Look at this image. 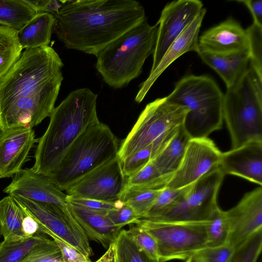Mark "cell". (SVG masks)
<instances>
[{
	"mask_svg": "<svg viewBox=\"0 0 262 262\" xmlns=\"http://www.w3.org/2000/svg\"><path fill=\"white\" fill-rule=\"evenodd\" d=\"M17 31L0 25V80L21 55Z\"/></svg>",
	"mask_w": 262,
	"mask_h": 262,
	"instance_id": "29",
	"label": "cell"
},
{
	"mask_svg": "<svg viewBox=\"0 0 262 262\" xmlns=\"http://www.w3.org/2000/svg\"><path fill=\"white\" fill-rule=\"evenodd\" d=\"M231 225L228 243L235 249L262 229V188L244 194L238 203L226 211Z\"/></svg>",
	"mask_w": 262,
	"mask_h": 262,
	"instance_id": "15",
	"label": "cell"
},
{
	"mask_svg": "<svg viewBox=\"0 0 262 262\" xmlns=\"http://www.w3.org/2000/svg\"><path fill=\"white\" fill-rule=\"evenodd\" d=\"M20 262H64L61 253L53 240L46 243L32 251Z\"/></svg>",
	"mask_w": 262,
	"mask_h": 262,
	"instance_id": "37",
	"label": "cell"
},
{
	"mask_svg": "<svg viewBox=\"0 0 262 262\" xmlns=\"http://www.w3.org/2000/svg\"><path fill=\"white\" fill-rule=\"evenodd\" d=\"M235 248L228 243L215 247H206L195 254L202 262H230Z\"/></svg>",
	"mask_w": 262,
	"mask_h": 262,
	"instance_id": "39",
	"label": "cell"
},
{
	"mask_svg": "<svg viewBox=\"0 0 262 262\" xmlns=\"http://www.w3.org/2000/svg\"><path fill=\"white\" fill-rule=\"evenodd\" d=\"M106 215L115 226L120 229L128 224H137L141 219L133 209L124 203L121 207L107 212Z\"/></svg>",
	"mask_w": 262,
	"mask_h": 262,
	"instance_id": "40",
	"label": "cell"
},
{
	"mask_svg": "<svg viewBox=\"0 0 262 262\" xmlns=\"http://www.w3.org/2000/svg\"><path fill=\"white\" fill-rule=\"evenodd\" d=\"M185 260V262H202L195 254L190 256Z\"/></svg>",
	"mask_w": 262,
	"mask_h": 262,
	"instance_id": "47",
	"label": "cell"
},
{
	"mask_svg": "<svg viewBox=\"0 0 262 262\" xmlns=\"http://www.w3.org/2000/svg\"><path fill=\"white\" fill-rule=\"evenodd\" d=\"M249 9L253 17V24L262 27V0H241Z\"/></svg>",
	"mask_w": 262,
	"mask_h": 262,
	"instance_id": "44",
	"label": "cell"
},
{
	"mask_svg": "<svg viewBox=\"0 0 262 262\" xmlns=\"http://www.w3.org/2000/svg\"><path fill=\"white\" fill-rule=\"evenodd\" d=\"M189 186L180 189L166 187L162 189L145 219L155 220L168 212L183 200Z\"/></svg>",
	"mask_w": 262,
	"mask_h": 262,
	"instance_id": "34",
	"label": "cell"
},
{
	"mask_svg": "<svg viewBox=\"0 0 262 262\" xmlns=\"http://www.w3.org/2000/svg\"><path fill=\"white\" fill-rule=\"evenodd\" d=\"M223 121L231 149L253 141H262V76L250 65L224 95Z\"/></svg>",
	"mask_w": 262,
	"mask_h": 262,
	"instance_id": "6",
	"label": "cell"
},
{
	"mask_svg": "<svg viewBox=\"0 0 262 262\" xmlns=\"http://www.w3.org/2000/svg\"><path fill=\"white\" fill-rule=\"evenodd\" d=\"M3 191L8 195L20 196L39 202L68 205V195L47 176L35 172L31 168L23 169Z\"/></svg>",
	"mask_w": 262,
	"mask_h": 262,
	"instance_id": "17",
	"label": "cell"
},
{
	"mask_svg": "<svg viewBox=\"0 0 262 262\" xmlns=\"http://www.w3.org/2000/svg\"><path fill=\"white\" fill-rule=\"evenodd\" d=\"M95 262H115V246L112 243L105 253Z\"/></svg>",
	"mask_w": 262,
	"mask_h": 262,
	"instance_id": "46",
	"label": "cell"
},
{
	"mask_svg": "<svg viewBox=\"0 0 262 262\" xmlns=\"http://www.w3.org/2000/svg\"><path fill=\"white\" fill-rule=\"evenodd\" d=\"M262 249V229L235 249L230 262H256Z\"/></svg>",
	"mask_w": 262,
	"mask_h": 262,
	"instance_id": "35",
	"label": "cell"
},
{
	"mask_svg": "<svg viewBox=\"0 0 262 262\" xmlns=\"http://www.w3.org/2000/svg\"><path fill=\"white\" fill-rule=\"evenodd\" d=\"M25 1L36 13L47 12L53 15L57 12L63 3V1L57 0Z\"/></svg>",
	"mask_w": 262,
	"mask_h": 262,
	"instance_id": "43",
	"label": "cell"
},
{
	"mask_svg": "<svg viewBox=\"0 0 262 262\" xmlns=\"http://www.w3.org/2000/svg\"><path fill=\"white\" fill-rule=\"evenodd\" d=\"M247 50H249L246 30L232 18L209 29L198 38V51L227 55Z\"/></svg>",
	"mask_w": 262,
	"mask_h": 262,
	"instance_id": "19",
	"label": "cell"
},
{
	"mask_svg": "<svg viewBox=\"0 0 262 262\" xmlns=\"http://www.w3.org/2000/svg\"><path fill=\"white\" fill-rule=\"evenodd\" d=\"M97 95L88 88L70 93L55 107L44 134L38 139L31 169L50 176L77 139L90 126L98 123Z\"/></svg>",
	"mask_w": 262,
	"mask_h": 262,
	"instance_id": "3",
	"label": "cell"
},
{
	"mask_svg": "<svg viewBox=\"0 0 262 262\" xmlns=\"http://www.w3.org/2000/svg\"><path fill=\"white\" fill-rule=\"evenodd\" d=\"M38 141L32 128L17 127L1 130L0 179L19 173Z\"/></svg>",
	"mask_w": 262,
	"mask_h": 262,
	"instance_id": "16",
	"label": "cell"
},
{
	"mask_svg": "<svg viewBox=\"0 0 262 262\" xmlns=\"http://www.w3.org/2000/svg\"><path fill=\"white\" fill-rule=\"evenodd\" d=\"M226 174L262 186V141H253L222 152L219 165Z\"/></svg>",
	"mask_w": 262,
	"mask_h": 262,
	"instance_id": "18",
	"label": "cell"
},
{
	"mask_svg": "<svg viewBox=\"0 0 262 262\" xmlns=\"http://www.w3.org/2000/svg\"><path fill=\"white\" fill-rule=\"evenodd\" d=\"M201 222H174L141 219L139 226L155 239L160 262L186 260L207 247L206 225Z\"/></svg>",
	"mask_w": 262,
	"mask_h": 262,
	"instance_id": "9",
	"label": "cell"
},
{
	"mask_svg": "<svg viewBox=\"0 0 262 262\" xmlns=\"http://www.w3.org/2000/svg\"><path fill=\"white\" fill-rule=\"evenodd\" d=\"M183 125L152 160L159 171L164 176L172 177L177 171L183 159L187 144L191 139Z\"/></svg>",
	"mask_w": 262,
	"mask_h": 262,
	"instance_id": "24",
	"label": "cell"
},
{
	"mask_svg": "<svg viewBox=\"0 0 262 262\" xmlns=\"http://www.w3.org/2000/svg\"><path fill=\"white\" fill-rule=\"evenodd\" d=\"M118 156L90 172L66 190L68 195L104 202L120 200L127 186Z\"/></svg>",
	"mask_w": 262,
	"mask_h": 262,
	"instance_id": "12",
	"label": "cell"
},
{
	"mask_svg": "<svg viewBox=\"0 0 262 262\" xmlns=\"http://www.w3.org/2000/svg\"><path fill=\"white\" fill-rule=\"evenodd\" d=\"M54 30L69 49L96 57L103 48L146 19L134 0H64Z\"/></svg>",
	"mask_w": 262,
	"mask_h": 262,
	"instance_id": "2",
	"label": "cell"
},
{
	"mask_svg": "<svg viewBox=\"0 0 262 262\" xmlns=\"http://www.w3.org/2000/svg\"><path fill=\"white\" fill-rule=\"evenodd\" d=\"M206 230V247H218L227 244L231 225L226 211L219 207L208 221Z\"/></svg>",
	"mask_w": 262,
	"mask_h": 262,
	"instance_id": "32",
	"label": "cell"
},
{
	"mask_svg": "<svg viewBox=\"0 0 262 262\" xmlns=\"http://www.w3.org/2000/svg\"><path fill=\"white\" fill-rule=\"evenodd\" d=\"M58 247L64 262H92L78 250L56 236L49 234Z\"/></svg>",
	"mask_w": 262,
	"mask_h": 262,
	"instance_id": "42",
	"label": "cell"
},
{
	"mask_svg": "<svg viewBox=\"0 0 262 262\" xmlns=\"http://www.w3.org/2000/svg\"><path fill=\"white\" fill-rule=\"evenodd\" d=\"M225 174L214 168L189 185L183 200L172 209L154 221L201 222L208 221L219 207L217 195Z\"/></svg>",
	"mask_w": 262,
	"mask_h": 262,
	"instance_id": "11",
	"label": "cell"
},
{
	"mask_svg": "<svg viewBox=\"0 0 262 262\" xmlns=\"http://www.w3.org/2000/svg\"><path fill=\"white\" fill-rule=\"evenodd\" d=\"M63 66L51 47L25 49L0 80V130L33 128L51 116L63 79Z\"/></svg>",
	"mask_w": 262,
	"mask_h": 262,
	"instance_id": "1",
	"label": "cell"
},
{
	"mask_svg": "<svg viewBox=\"0 0 262 262\" xmlns=\"http://www.w3.org/2000/svg\"><path fill=\"white\" fill-rule=\"evenodd\" d=\"M10 195L36 221L41 232L56 236L88 258L93 255L88 236L72 215L68 205L39 202L20 196Z\"/></svg>",
	"mask_w": 262,
	"mask_h": 262,
	"instance_id": "10",
	"label": "cell"
},
{
	"mask_svg": "<svg viewBox=\"0 0 262 262\" xmlns=\"http://www.w3.org/2000/svg\"><path fill=\"white\" fill-rule=\"evenodd\" d=\"M197 53L206 64L219 75L227 89L233 85L242 77L249 66V50L227 55L204 51H198Z\"/></svg>",
	"mask_w": 262,
	"mask_h": 262,
	"instance_id": "22",
	"label": "cell"
},
{
	"mask_svg": "<svg viewBox=\"0 0 262 262\" xmlns=\"http://www.w3.org/2000/svg\"><path fill=\"white\" fill-rule=\"evenodd\" d=\"M41 232L18 240L0 243V262H20L32 251L49 239Z\"/></svg>",
	"mask_w": 262,
	"mask_h": 262,
	"instance_id": "27",
	"label": "cell"
},
{
	"mask_svg": "<svg viewBox=\"0 0 262 262\" xmlns=\"http://www.w3.org/2000/svg\"><path fill=\"white\" fill-rule=\"evenodd\" d=\"M114 243L115 262H160L141 250L127 230H121Z\"/></svg>",
	"mask_w": 262,
	"mask_h": 262,
	"instance_id": "31",
	"label": "cell"
},
{
	"mask_svg": "<svg viewBox=\"0 0 262 262\" xmlns=\"http://www.w3.org/2000/svg\"><path fill=\"white\" fill-rule=\"evenodd\" d=\"M26 214L23 221V229L24 233L27 236H31L40 231L39 229V225L36 221L28 214L27 213Z\"/></svg>",
	"mask_w": 262,
	"mask_h": 262,
	"instance_id": "45",
	"label": "cell"
},
{
	"mask_svg": "<svg viewBox=\"0 0 262 262\" xmlns=\"http://www.w3.org/2000/svg\"><path fill=\"white\" fill-rule=\"evenodd\" d=\"M224 95L210 77L188 75L178 81L166 97L189 109L183 125L192 139L207 138L222 128Z\"/></svg>",
	"mask_w": 262,
	"mask_h": 262,
	"instance_id": "5",
	"label": "cell"
},
{
	"mask_svg": "<svg viewBox=\"0 0 262 262\" xmlns=\"http://www.w3.org/2000/svg\"><path fill=\"white\" fill-rule=\"evenodd\" d=\"M1 235V234H0Z\"/></svg>",
	"mask_w": 262,
	"mask_h": 262,
	"instance_id": "48",
	"label": "cell"
},
{
	"mask_svg": "<svg viewBox=\"0 0 262 262\" xmlns=\"http://www.w3.org/2000/svg\"><path fill=\"white\" fill-rule=\"evenodd\" d=\"M181 126L168 131L148 146L127 156L121 161L122 171L126 178L153 160L168 144Z\"/></svg>",
	"mask_w": 262,
	"mask_h": 262,
	"instance_id": "26",
	"label": "cell"
},
{
	"mask_svg": "<svg viewBox=\"0 0 262 262\" xmlns=\"http://www.w3.org/2000/svg\"><path fill=\"white\" fill-rule=\"evenodd\" d=\"M158 25L146 19L108 44L97 55L95 67L110 87L127 86L141 73L147 58L152 54Z\"/></svg>",
	"mask_w": 262,
	"mask_h": 262,
	"instance_id": "4",
	"label": "cell"
},
{
	"mask_svg": "<svg viewBox=\"0 0 262 262\" xmlns=\"http://www.w3.org/2000/svg\"><path fill=\"white\" fill-rule=\"evenodd\" d=\"M68 208L88 238L105 248L115 242L121 229L115 226L106 213L81 207L68 203Z\"/></svg>",
	"mask_w": 262,
	"mask_h": 262,
	"instance_id": "21",
	"label": "cell"
},
{
	"mask_svg": "<svg viewBox=\"0 0 262 262\" xmlns=\"http://www.w3.org/2000/svg\"><path fill=\"white\" fill-rule=\"evenodd\" d=\"M206 12L203 8L195 18L170 45L155 70L141 84L135 100L140 103L161 74L177 58L185 53L198 51L199 34Z\"/></svg>",
	"mask_w": 262,
	"mask_h": 262,
	"instance_id": "20",
	"label": "cell"
},
{
	"mask_svg": "<svg viewBox=\"0 0 262 262\" xmlns=\"http://www.w3.org/2000/svg\"><path fill=\"white\" fill-rule=\"evenodd\" d=\"M246 30L249 39V64L262 76V27L252 24Z\"/></svg>",
	"mask_w": 262,
	"mask_h": 262,
	"instance_id": "36",
	"label": "cell"
},
{
	"mask_svg": "<svg viewBox=\"0 0 262 262\" xmlns=\"http://www.w3.org/2000/svg\"><path fill=\"white\" fill-rule=\"evenodd\" d=\"M119 142L100 122L88 127L66 153L48 178L61 191L118 156Z\"/></svg>",
	"mask_w": 262,
	"mask_h": 262,
	"instance_id": "7",
	"label": "cell"
},
{
	"mask_svg": "<svg viewBox=\"0 0 262 262\" xmlns=\"http://www.w3.org/2000/svg\"><path fill=\"white\" fill-rule=\"evenodd\" d=\"M203 8V4L198 0L174 1L165 5L157 23L158 28L150 73L157 68L170 45Z\"/></svg>",
	"mask_w": 262,
	"mask_h": 262,
	"instance_id": "13",
	"label": "cell"
},
{
	"mask_svg": "<svg viewBox=\"0 0 262 262\" xmlns=\"http://www.w3.org/2000/svg\"><path fill=\"white\" fill-rule=\"evenodd\" d=\"M127 231L141 250L151 257L159 260L157 242L151 235L137 225H130Z\"/></svg>",
	"mask_w": 262,
	"mask_h": 262,
	"instance_id": "38",
	"label": "cell"
},
{
	"mask_svg": "<svg viewBox=\"0 0 262 262\" xmlns=\"http://www.w3.org/2000/svg\"><path fill=\"white\" fill-rule=\"evenodd\" d=\"M36 14L25 0H0V25L17 31Z\"/></svg>",
	"mask_w": 262,
	"mask_h": 262,
	"instance_id": "28",
	"label": "cell"
},
{
	"mask_svg": "<svg viewBox=\"0 0 262 262\" xmlns=\"http://www.w3.org/2000/svg\"><path fill=\"white\" fill-rule=\"evenodd\" d=\"M171 178L162 175L151 161L127 178L126 187L160 190L167 186Z\"/></svg>",
	"mask_w": 262,
	"mask_h": 262,
	"instance_id": "30",
	"label": "cell"
},
{
	"mask_svg": "<svg viewBox=\"0 0 262 262\" xmlns=\"http://www.w3.org/2000/svg\"><path fill=\"white\" fill-rule=\"evenodd\" d=\"M161 190L126 187L120 200L130 206L141 219H145Z\"/></svg>",
	"mask_w": 262,
	"mask_h": 262,
	"instance_id": "33",
	"label": "cell"
},
{
	"mask_svg": "<svg viewBox=\"0 0 262 262\" xmlns=\"http://www.w3.org/2000/svg\"><path fill=\"white\" fill-rule=\"evenodd\" d=\"M55 21V17L52 13H36L17 31L18 39L22 49L48 46L50 42Z\"/></svg>",
	"mask_w": 262,
	"mask_h": 262,
	"instance_id": "23",
	"label": "cell"
},
{
	"mask_svg": "<svg viewBox=\"0 0 262 262\" xmlns=\"http://www.w3.org/2000/svg\"><path fill=\"white\" fill-rule=\"evenodd\" d=\"M222 153L208 137L190 139L180 165L166 187L180 189L191 185L219 167Z\"/></svg>",
	"mask_w": 262,
	"mask_h": 262,
	"instance_id": "14",
	"label": "cell"
},
{
	"mask_svg": "<svg viewBox=\"0 0 262 262\" xmlns=\"http://www.w3.org/2000/svg\"><path fill=\"white\" fill-rule=\"evenodd\" d=\"M188 112L187 107L170 102L166 97L148 103L119 146L120 161L183 125Z\"/></svg>",
	"mask_w": 262,
	"mask_h": 262,
	"instance_id": "8",
	"label": "cell"
},
{
	"mask_svg": "<svg viewBox=\"0 0 262 262\" xmlns=\"http://www.w3.org/2000/svg\"><path fill=\"white\" fill-rule=\"evenodd\" d=\"M68 203L73 204L84 208L106 213L111 210L121 207L123 202L118 200L115 202H104L92 199L67 196Z\"/></svg>",
	"mask_w": 262,
	"mask_h": 262,
	"instance_id": "41",
	"label": "cell"
},
{
	"mask_svg": "<svg viewBox=\"0 0 262 262\" xmlns=\"http://www.w3.org/2000/svg\"><path fill=\"white\" fill-rule=\"evenodd\" d=\"M26 212L10 195L0 200V234L4 240H18L27 236L23 223Z\"/></svg>",
	"mask_w": 262,
	"mask_h": 262,
	"instance_id": "25",
	"label": "cell"
}]
</instances>
